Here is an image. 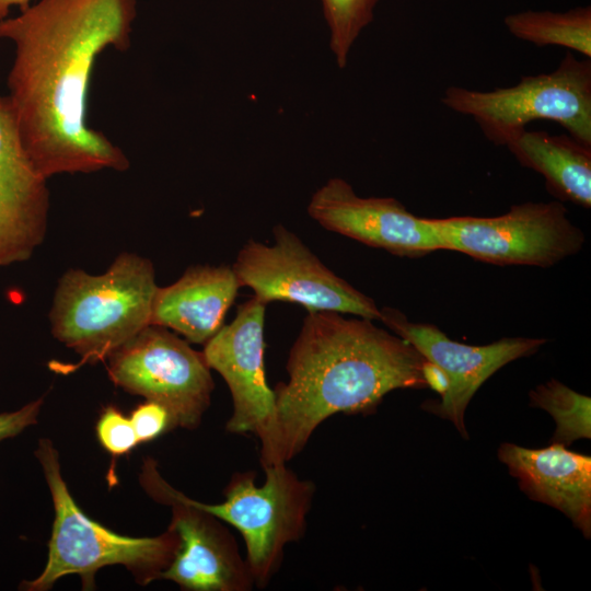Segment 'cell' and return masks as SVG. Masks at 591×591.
Segmentation results:
<instances>
[{"instance_id":"cell-1","label":"cell","mask_w":591,"mask_h":591,"mask_svg":"<svg viewBox=\"0 0 591 591\" xmlns=\"http://www.w3.org/2000/svg\"><path fill=\"white\" fill-rule=\"evenodd\" d=\"M137 0H36L0 20L13 44L8 100L22 143L47 179L58 174L123 172L129 160L88 123L95 61L129 48Z\"/></svg>"},{"instance_id":"cell-2","label":"cell","mask_w":591,"mask_h":591,"mask_svg":"<svg viewBox=\"0 0 591 591\" xmlns=\"http://www.w3.org/2000/svg\"><path fill=\"white\" fill-rule=\"evenodd\" d=\"M429 364L372 320L308 312L288 355V381L273 389L281 461L296 457L328 417L368 414L394 390L428 387Z\"/></svg>"},{"instance_id":"cell-3","label":"cell","mask_w":591,"mask_h":591,"mask_svg":"<svg viewBox=\"0 0 591 591\" xmlns=\"http://www.w3.org/2000/svg\"><path fill=\"white\" fill-rule=\"evenodd\" d=\"M157 288L152 262L135 253L119 254L101 275L71 268L57 283L51 333L80 356L76 367L104 361L151 325Z\"/></svg>"},{"instance_id":"cell-4","label":"cell","mask_w":591,"mask_h":591,"mask_svg":"<svg viewBox=\"0 0 591 591\" xmlns=\"http://www.w3.org/2000/svg\"><path fill=\"white\" fill-rule=\"evenodd\" d=\"M35 455L49 488L55 518L46 565L38 577L22 581L20 589L46 591L73 573L80 576L84 590L93 589L95 572L112 565L126 567L141 586L161 579L178 547L173 529L169 526L162 534L149 537L111 531L77 505L61 475L58 451L49 439L38 440Z\"/></svg>"},{"instance_id":"cell-5","label":"cell","mask_w":591,"mask_h":591,"mask_svg":"<svg viewBox=\"0 0 591 591\" xmlns=\"http://www.w3.org/2000/svg\"><path fill=\"white\" fill-rule=\"evenodd\" d=\"M441 102L472 117L484 136L506 146L533 120H552L591 146V61L567 51L548 73L524 76L519 83L491 91L448 88Z\"/></svg>"},{"instance_id":"cell-6","label":"cell","mask_w":591,"mask_h":591,"mask_svg":"<svg viewBox=\"0 0 591 591\" xmlns=\"http://www.w3.org/2000/svg\"><path fill=\"white\" fill-rule=\"evenodd\" d=\"M265 482L256 485L253 471L232 474L224 500L192 503L235 528L246 547L255 587L263 589L279 570L287 545L300 541L315 494L313 482L300 478L287 463L263 467Z\"/></svg>"},{"instance_id":"cell-7","label":"cell","mask_w":591,"mask_h":591,"mask_svg":"<svg viewBox=\"0 0 591 591\" xmlns=\"http://www.w3.org/2000/svg\"><path fill=\"white\" fill-rule=\"evenodd\" d=\"M441 251L507 266L551 267L578 254L586 236L559 200L511 206L495 217L429 218Z\"/></svg>"},{"instance_id":"cell-8","label":"cell","mask_w":591,"mask_h":591,"mask_svg":"<svg viewBox=\"0 0 591 591\" xmlns=\"http://www.w3.org/2000/svg\"><path fill=\"white\" fill-rule=\"evenodd\" d=\"M107 360L109 380L124 391L164 406L174 428L196 429L215 383L202 351L171 329L149 325Z\"/></svg>"},{"instance_id":"cell-9","label":"cell","mask_w":591,"mask_h":591,"mask_svg":"<svg viewBox=\"0 0 591 591\" xmlns=\"http://www.w3.org/2000/svg\"><path fill=\"white\" fill-rule=\"evenodd\" d=\"M274 243L248 240L239 251L232 268L241 287H248L265 303L287 301L312 311L380 321L381 312L362 293L333 270L282 224L273 229Z\"/></svg>"},{"instance_id":"cell-10","label":"cell","mask_w":591,"mask_h":591,"mask_svg":"<svg viewBox=\"0 0 591 591\" xmlns=\"http://www.w3.org/2000/svg\"><path fill=\"white\" fill-rule=\"evenodd\" d=\"M266 306L255 296L240 304L233 321L223 325L202 350L208 367L222 376L231 393L232 414L225 430L257 437L262 467L285 463L280 457L275 393L265 373Z\"/></svg>"},{"instance_id":"cell-11","label":"cell","mask_w":591,"mask_h":591,"mask_svg":"<svg viewBox=\"0 0 591 591\" xmlns=\"http://www.w3.org/2000/svg\"><path fill=\"white\" fill-rule=\"evenodd\" d=\"M143 489L171 509L170 528L178 536L175 556L162 573L187 591H250L255 587L247 561L223 521L192 503L147 459L140 474Z\"/></svg>"},{"instance_id":"cell-12","label":"cell","mask_w":591,"mask_h":591,"mask_svg":"<svg viewBox=\"0 0 591 591\" xmlns=\"http://www.w3.org/2000/svg\"><path fill=\"white\" fill-rule=\"evenodd\" d=\"M380 312V321L412 344L447 379L448 387L440 399L427 401L421 407L452 421L465 439L468 438L465 410L482 384L507 363L535 354L547 341L545 338L512 337L471 346L449 338L432 324L410 322L394 308L383 306Z\"/></svg>"},{"instance_id":"cell-13","label":"cell","mask_w":591,"mask_h":591,"mask_svg":"<svg viewBox=\"0 0 591 591\" xmlns=\"http://www.w3.org/2000/svg\"><path fill=\"white\" fill-rule=\"evenodd\" d=\"M308 213L328 231L393 255L420 257L441 251L429 218L413 215L392 197H361L339 177L312 195Z\"/></svg>"},{"instance_id":"cell-14","label":"cell","mask_w":591,"mask_h":591,"mask_svg":"<svg viewBox=\"0 0 591 591\" xmlns=\"http://www.w3.org/2000/svg\"><path fill=\"white\" fill-rule=\"evenodd\" d=\"M47 181L28 157L0 93V268L30 259L44 242L50 207Z\"/></svg>"},{"instance_id":"cell-15","label":"cell","mask_w":591,"mask_h":591,"mask_svg":"<svg viewBox=\"0 0 591 591\" xmlns=\"http://www.w3.org/2000/svg\"><path fill=\"white\" fill-rule=\"evenodd\" d=\"M498 459L519 480L521 490L565 513L589 538L591 535V457L560 443L526 449L502 443Z\"/></svg>"},{"instance_id":"cell-16","label":"cell","mask_w":591,"mask_h":591,"mask_svg":"<svg viewBox=\"0 0 591 591\" xmlns=\"http://www.w3.org/2000/svg\"><path fill=\"white\" fill-rule=\"evenodd\" d=\"M240 287L232 266H192L172 285L158 286L151 325L174 331L188 343L205 345L224 325Z\"/></svg>"},{"instance_id":"cell-17","label":"cell","mask_w":591,"mask_h":591,"mask_svg":"<svg viewBox=\"0 0 591 591\" xmlns=\"http://www.w3.org/2000/svg\"><path fill=\"white\" fill-rule=\"evenodd\" d=\"M506 147L521 165L544 177L557 199L591 207V146L570 135L524 129Z\"/></svg>"},{"instance_id":"cell-18","label":"cell","mask_w":591,"mask_h":591,"mask_svg":"<svg viewBox=\"0 0 591 591\" xmlns=\"http://www.w3.org/2000/svg\"><path fill=\"white\" fill-rule=\"evenodd\" d=\"M503 23L514 37L538 47L561 46L591 57V7L565 12L526 10L507 15Z\"/></svg>"},{"instance_id":"cell-19","label":"cell","mask_w":591,"mask_h":591,"mask_svg":"<svg viewBox=\"0 0 591 591\" xmlns=\"http://www.w3.org/2000/svg\"><path fill=\"white\" fill-rule=\"evenodd\" d=\"M530 405L548 412L556 421L553 443L569 445L575 440L591 438L589 396L552 379L530 392Z\"/></svg>"},{"instance_id":"cell-20","label":"cell","mask_w":591,"mask_h":591,"mask_svg":"<svg viewBox=\"0 0 591 591\" xmlns=\"http://www.w3.org/2000/svg\"><path fill=\"white\" fill-rule=\"evenodd\" d=\"M378 1L321 0L329 30V47L339 68L346 66L354 43L372 22Z\"/></svg>"},{"instance_id":"cell-21","label":"cell","mask_w":591,"mask_h":591,"mask_svg":"<svg viewBox=\"0 0 591 591\" xmlns=\"http://www.w3.org/2000/svg\"><path fill=\"white\" fill-rule=\"evenodd\" d=\"M96 434L102 447L114 456L128 454L139 444L130 418L115 406H107L101 413Z\"/></svg>"},{"instance_id":"cell-22","label":"cell","mask_w":591,"mask_h":591,"mask_svg":"<svg viewBox=\"0 0 591 591\" xmlns=\"http://www.w3.org/2000/svg\"><path fill=\"white\" fill-rule=\"evenodd\" d=\"M139 443L151 441L163 432L174 429L167 409L159 403L146 401L138 405L130 415Z\"/></svg>"},{"instance_id":"cell-23","label":"cell","mask_w":591,"mask_h":591,"mask_svg":"<svg viewBox=\"0 0 591 591\" xmlns=\"http://www.w3.org/2000/svg\"><path fill=\"white\" fill-rule=\"evenodd\" d=\"M43 397L25 404L14 412L0 413V442L14 438L37 422L43 406Z\"/></svg>"},{"instance_id":"cell-24","label":"cell","mask_w":591,"mask_h":591,"mask_svg":"<svg viewBox=\"0 0 591 591\" xmlns=\"http://www.w3.org/2000/svg\"><path fill=\"white\" fill-rule=\"evenodd\" d=\"M35 1L36 0H0V20L8 18L11 9L18 8L21 11Z\"/></svg>"}]
</instances>
